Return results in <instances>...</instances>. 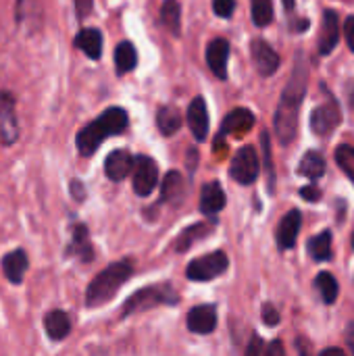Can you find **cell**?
Wrapping results in <instances>:
<instances>
[{"instance_id": "43", "label": "cell", "mask_w": 354, "mask_h": 356, "mask_svg": "<svg viewBox=\"0 0 354 356\" xmlns=\"http://www.w3.org/2000/svg\"><path fill=\"white\" fill-rule=\"evenodd\" d=\"M284 4H286V8H292L296 2H294V0H284Z\"/></svg>"}, {"instance_id": "2", "label": "cell", "mask_w": 354, "mask_h": 356, "mask_svg": "<svg viewBox=\"0 0 354 356\" xmlns=\"http://www.w3.org/2000/svg\"><path fill=\"white\" fill-rule=\"evenodd\" d=\"M129 125V115L125 108L121 106H111L106 111H102L94 121H90L88 125H83L77 131L75 144L81 156H92L100 144L113 136H119L127 129Z\"/></svg>"}, {"instance_id": "1", "label": "cell", "mask_w": 354, "mask_h": 356, "mask_svg": "<svg viewBox=\"0 0 354 356\" xmlns=\"http://www.w3.org/2000/svg\"><path fill=\"white\" fill-rule=\"evenodd\" d=\"M307 88H309V67H307L305 58L298 56V63L294 65V71L282 92V98H280V104H277L275 117H273L275 136L284 146H288L296 138L298 113H300L303 100L307 96Z\"/></svg>"}, {"instance_id": "15", "label": "cell", "mask_w": 354, "mask_h": 356, "mask_svg": "<svg viewBox=\"0 0 354 356\" xmlns=\"http://www.w3.org/2000/svg\"><path fill=\"white\" fill-rule=\"evenodd\" d=\"M134 169V154L125 148L113 150L104 161V173L111 181H123Z\"/></svg>"}, {"instance_id": "31", "label": "cell", "mask_w": 354, "mask_h": 356, "mask_svg": "<svg viewBox=\"0 0 354 356\" xmlns=\"http://www.w3.org/2000/svg\"><path fill=\"white\" fill-rule=\"evenodd\" d=\"M315 286H317V290L321 292L323 302L334 305V302L338 300L340 288H338V282H336V277H334L332 273H328V271L319 273V275H317V280H315Z\"/></svg>"}, {"instance_id": "33", "label": "cell", "mask_w": 354, "mask_h": 356, "mask_svg": "<svg viewBox=\"0 0 354 356\" xmlns=\"http://www.w3.org/2000/svg\"><path fill=\"white\" fill-rule=\"evenodd\" d=\"M334 156H336L338 167L354 181V146H351V144H340L336 148V154Z\"/></svg>"}, {"instance_id": "32", "label": "cell", "mask_w": 354, "mask_h": 356, "mask_svg": "<svg viewBox=\"0 0 354 356\" xmlns=\"http://www.w3.org/2000/svg\"><path fill=\"white\" fill-rule=\"evenodd\" d=\"M252 21L257 27H267L273 21V2L271 0H250Z\"/></svg>"}, {"instance_id": "42", "label": "cell", "mask_w": 354, "mask_h": 356, "mask_svg": "<svg viewBox=\"0 0 354 356\" xmlns=\"http://www.w3.org/2000/svg\"><path fill=\"white\" fill-rule=\"evenodd\" d=\"M319 356H346V353L342 348H328V350H323Z\"/></svg>"}, {"instance_id": "7", "label": "cell", "mask_w": 354, "mask_h": 356, "mask_svg": "<svg viewBox=\"0 0 354 356\" xmlns=\"http://www.w3.org/2000/svg\"><path fill=\"white\" fill-rule=\"evenodd\" d=\"M156 184H159V165L146 154L134 156V169H131L134 192L138 196H150Z\"/></svg>"}, {"instance_id": "41", "label": "cell", "mask_w": 354, "mask_h": 356, "mask_svg": "<svg viewBox=\"0 0 354 356\" xmlns=\"http://www.w3.org/2000/svg\"><path fill=\"white\" fill-rule=\"evenodd\" d=\"M265 356H286V350H284V344H282V340H273V342L267 346Z\"/></svg>"}, {"instance_id": "37", "label": "cell", "mask_w": 354, "mask_h": 356, "mask_svg": "<svg viewBox=\"0 0 354 356\" xmlns=\"http://www.w3.org/2000/svg\"><path fill=\"white\" fill-rule=\"evenodd\" d=\"M300 196H303L305 200H309V202H317V200L321 198V192H319L317 186H305V188L300 190Z\"/></svg>"}, {"instance_id": "40", "label": "cell", "mask_w": 354, "mask_h": 356, "mask_svg": "<svg viewBox=\"0 0 354 356\" xmlns=\"http://www.w3.org/2000/svg\"><path fill=\"white\" fill-rule=\"evenodd\" d=\"M69 188H71V194H73L75 200H83L86 198V188H83V184L79 179H71Z\"/></svg>"}, {"instance_id": "19", "label": "cell", "mask_w": 354, "mask_h": 356, "mask_svg": "<svg viewBox=\"0 0 354 356\" xmlns=\"http://www.w3.org/2000/svg\"><path fill=\"white\" fill-rule=\"evenodd\" d=\"M300 223H303V215L300 211L292 209L280 223L277 232H275V238H277V244L280 248L288 250V248H294L296 244V238H298V232H300Z\"/></svg>"}, {"instance_id": "25", "label": "cell", "mask_w": 354, "mask_h": 356, "mask_svg": "<svg viewBox=\"0 0 354 356\" xmlns=\"http://www.w3.org/2000/svg\"><path fill=\"white\" fill-rule=\"evenodd\" d=\"M138 65V52L131 42H119L115 48V71L117 75H127Z\"/></svg>"}, {"instance_id": "30", "label": "cell", "mask_w": 354, "mask_h": 356, "mask_svg": "<svg viewBox=\"0 0 354 356\" xmlns=\"http://www.w3.org/2000/svg\"><path fill=\"white\" fill-rule=\"evenodd\" d=\"M309 254L321 263V261H330L332 259V234L330 232H321L319 236H315L309 242Z\"/></svg>"}, {"instance_id": "39", "label": "cell", "mask_w": 354, "mask_h": 356, "mask_svg": "<svg viewBox=\"0 0 354 356\" xmlns=\"http://www.w3.org/2000/svg\"><path fill=\"white\" fill-rule=\"evenodd\" d=\"M263 353V340L259 336H252L248 348H246V356H261Z\"/></svg>"}, {"instance_id": "20", "label": "cell", "mask_w": 354, "mask_h": 356, "mask_svg": "<svg viewBox=\"0 0 354 356\" xmlns=\"http://www.w3.org/2000/svg\"><path fill=\"white\" fill-rule=\"evenodd\" d=\"M27 267H29V259H27V252L21 248L10 250L8 254L2 257V273L10 284H21Z\"/></svg>"}, {"instance_id": "22", "label": "cell", "mask_w": 354, "mask_h": 356, "mask_svg": "<svg viewBox=\"0 0 354 356\" xmlns=\"http://www.w3.org/2000/svg\"><path fill=\"white\" fill-rule=\"evenodd\" d=\"M75 46L92 60L102 56V31L96 27H86L75 35Z\"/></svg>"}, {"instance_id": "36", "label": "cell", "mask_w": 354, "mask_h": 356, "mask_svg": "<svg viewBox=\"0 0 354 356\" xmlns=\"http://www.w3.org/2000/svg\"><path fill=\"white\" fill-rule=\"evenodd\" d=\"M263 321L267 325H271V327L280 323V313L275 311V307H271V305H265L263 307Z\"/></svg>"}, {"instance_id": "13", "label": "cell", "mask_w": 354, "mask_h": 356, "mask_svg": "<svg viewBox=\"0 0 354 356\" xmlns=\"http://www.w3.org/2000/svg\"><path fill=\"white\" fill-rule=\"evenodd\" d=\"M79 259L81 263L94 261V248L90 242V232L83 223H75L71 227V242L67 246V259Z\"/></svg>"}, {"instance_id": "34", "label": "cell", "mask_w": 354, "mask_h": 356, "mask_svg": "<svg viewBox=\"0 0 354 356\" xmlns=\"http://www.w3.org/2000/svg\"><path fill=\"white\" fill-rule=\"evenodd\" d=\"M213 10L221 19H230L236 10V0H213Z\"/></svg>"}, {"instance_id": "4", "label": "cell", "mask_w": 354, "mask_h": 356, "mask_svg": "<svg viewBox=\"0 0 354 356\" xmlns=\"http://www.w3.org/2000/svg\"><path fill=\"white\" fill-rule=\"evenodd\" d=\"M177 302H179V294L175 292V288L171 284L146 286L125 300L123 311H121V319H127L131 315L144 313V311L154 309V307H173Z\"/></svg>"}, {"instance_id": "5", "label": "cell", "mask_w": 354, "mask_h": 356, "mask_svg": "<svg viewBox=\"0 0 354 356\" xmlns=\"http://www.w3.org/2000/svg\"><path fill=\"white\" fill-rule=\"evenodd\" d=\"M227 267H230L227 254L217 250V252H211V254L190 261V265L186 267V277L192 282H211V280L219 277L221 273H225Z\"/></svg>"}, {"instance_id": "9", "label": "cell", "mask_w": 354, "mask_h": 356, "mask_svg": "<svg viewBox=\"0 0 354 356\" xmlns=\"http://www.w3.org/2000/svg\"><path fill=\"white\" fill-rule=\"evenodd\" d=\"M340 121H342V113L336 100H328L311 113V129L321 138L332 136L340 125Z\"/></svg>"}, {"instance_id": "24", "label": "cell", "mask_w": 354, "mask_h": 356, "mask_svg": "<svg viewBox=\"0 0 354 356\" xmlns=\"http://www.w3.org/2000/svg\"><path fill=\"white\" fill-rule=\"evenodd\" d=\"M44 330H46V336L54 342H61L69 336L71 332V321L67 317L65 311H50L46 317H44Z\"/></svg>"}, {"instance_id": "3", "label": "cell", "mask_w": 354, "mask_h": 356, "mask_svg": "<svg viewBox=\"0 0 354 356\" xmlns=\"http://www.w3.org/2000/svg\"><path fill=\"white\" fill-rule=\"evenodd\" d=\"M134 275V267L129 261H119L108 265L106 269H102L88 286L86 290V307L96 309L102 307L106 302H111L117 294V290L129 282V277Z\"/></svg>"}, {"instance_id": "16", "label": "cell", "mask_w": 354, "mask_h": 356, "mask_svg": "<svg viewBox=\"0 0 354 356\" xmlns=\"http://www.w3.org/2000/svg\"><path fill=\"white\" fill-rule=\"evenodd\" d=\"M217 327V309L213 305H198L188 313V330L192 334H211Z\"/></svg>"}, {"instance_id": "44", "label": "cell", "mask_w": 354, "mask_h": 356, "mask_svg": "<svg viewBox=\"0 0 354 356\" xmlns=\"http://www.w3.org/2000/svg\"><path fill=\"white\" fill-rule=\"evenodd\" d=\"M353 248H354V234H353Z\"/></svg>"}, {"instance_id": "45", "label": "cell", "mask_w": 354, "mask_h": 356, "mask_svg": "<svg viewBox=\"0 0 354 356\" xmlns=\"http://www.w3.org/2000/svg\"><path fill=\"white\" fill-rule=\"evenodd\" d=\"M353 353H354V342H353Z\"/></svg>"}, {"instance_id": "26", "label": "cell", "mask_w": 354, "mask_h": 356, "mask_svg": "<svg viewBox=\"0 0 354 356\" xmlns=\"http://www.w3.org/2000/svg\"><path fill=\"white\" fill-rule=\"evenodd\" d=\"M182 125H184L182 113L173 104H167V106H161L159 108V113H156V127H159V131L163 136L177 134Z\"/></svg>"}, {"instance_id": "38", "label": "cell", "mask_w": 354, "mask_h": 356, "mask_svg": "<svg viewBox=\"0 0 354 356\" xmlns=\"http://www.w3.org/2000/svg\"><path fill=\"white\" fill-rule=\"evenodd\" d=\"M344 35H346L348 48L354 52V15L346 17V21H344Z\"/></svg>"}, {"instance_id": "6", "label": "cell", "mask_w": 354, "mask_h": 356, "mask_svg": "<svg viewBox=\"0 0 354 356\" xmlns=\"http://www.w3.org/2000/svg\"><path fill=\"white\" fill-rule=\"evenodd\" d=\"M261 171V163H259V154L252 146H244L236 152V156L232 159L230 165V175L232 179H236L242 186H250L257 181Z\"/></svg>"}, {"instance_id": "28", "label": "cell", "mask_w": 354, "mask_h": 356, "mask_svg": "<svg viewBox=\"0 0 354 356\" xmlns=\"http://www.w3.org/2000/svg\"><path fill=\"white\" fill-rule=\"evenodd\" d=\"M161 21L173 35H179V31H182V6L177 0H165L163 2Z\"/></svg>"}, {"instance_id": "10", "label": "cell", "mask_w": 354, "mask_h": 356, "mask_svg": "<svg viewBox=\"0 0 354 356\" xmlns=\"http://www.w3.org/2000/svg\"><path fill=\"white\" fill-rule=\"evenodd\" d=\"M250 56L255 60V67H257L259 75H263V77H271L280 69V63H282L280 54L271 48V44L265 42V40H261V38L252 40V44H250Z\"/></svg>"}, {"instance_id": "11", "label": "cell", "mask_w": 354, "mask_h": 356, "mask_svg": "<svg viewBox=\"0 0 354 356\" xmlns=\"http://www.w3.org/2000/svg\"><path fill=\"white\" fill-rule=\"evenodd\" d=\"M255 115L248 108H234L232 113L225 115L221 123V131L217 136V142H221L225 136H244L255 127Z\"/></svg>"}, {"instance_id": "14", "label": "cell", "mask_w": 354, "mask_h": 356, "mask_svg": "<svg viewBox=\"0 0 354 356\" xmlns=\"http://www.w3.org/2000/svg\"><path fill=\"white\" fill-rule=\"evenodd\" d=\"M227 58H230V42L225 38H215L207 46V65L215 77L227 79Z\"/></svg>"}, {"instance_id": "29", "label": "cell", "mask_w": 354, "mask_h": 356, "mask_svg": "<svg viewBox=\"0 0 354 356\" xmlns=\"http://www.w3.org/2000/svg\"><path fill=\"white\" fill-rule=\"evenodd\" d=\"M298 173L305 175V177H309V179H319L325 173V161H323V156L319 152H315V150H309L303 156L300 165H298Z\"/></svg>"}, {"instance_id": "17", "label": "cell", "mask_w": 354, "mask_h": 356, "mask_svg": "<svg viewBox=\"0 0 354 356\" xmlns=\"http://www.w3.org/2000/svg\"><path fill=\"white\" fill-rule=\"evenodd\" d=\"M340 40V21L336 10H325L323 21H321V33H319V54L325 56L330 54Z\"/></svg>"}, {"instance_id": "8", "label": "cell", "mask_w": 354, "mask_h": 356, "mask_svg": "<svg viewBox=\"0 0 354 356\" xmlns=\"http://www.w3.org/2000/svg\"><path fill=\"white\" fill-rule=\"evenodd\" d=\"M17 102L8 90L0 92V144L13 146L19 140V119L15 111Z\"/></svg>"}, {"instance_id": "23", "label": "cell", "mask_w": 354, "mask_h": 356, "mask_svg": "<svg viewBox=\"0 0 354 356\" xmlns=\"http://www.w3.org/2000/svg\"><path fill=\"white\" fill-rule=\"evenodd\" d=\"M213 232H215V223H194V225L186 227V229L175 238L173 250H175V252H186V250H190L198 240L211 236Z\"/></svg>"}, {"instance_id": "12", "label": "cell", "mask_w": 354, "mask_h": 356, "mask_svg": "<svg viewBox=\"0 0 354 356\" xmlns=\"http://www.w3.org/2000/svg\"><path fill=\"white\" fill-rule=\"evenodd\" d=\"M186 119H188V127H190L192 136L198 142H204L209 136V108H207V102L202 96L192 98L188 113H186Z\"/></svg>"}, {"instance_id": "27", "label": "cell", "mask_w": 354, "mask_h": 356, "mask_svg": "<svg viewBox=\"0 0 354 356\" xmlns=\"http://www.w3.org/2000/svg\"><path fill=\"white\" fill-rule=\"evenodd\" d=\"M184 196V177L179 171H169L161 186V202H179Z\"/></svg>"}, {"instance_id": "21", "label": "cell", "mask_w": 354, "mask_h": 356, "mask_svg": "<svg viewBox=\"0 0 354 356\" xmlns=\"http://www.w3.org/2000/svg\"><path fill=\"white\" fill-rule=\"evenodd\" d=\"M15 19L25 29H38L44 19V8L40 0H17Z\"/></svg>"}, {"instance_id": "35", "label": "cell", "mask_w": 354, "mask_h": 356, "mask_svg": "<svg viewBox=\"0 0 354 356\" xmlns=\"http://www.w3.org/2000/svg\"><path fill=\"white\" fill-rule=\"evenodd\" d=\"M75 2V13L77 19H88L94 8V0H73Z\"/></svg>"}, {"instance_id": "18", "label": "cell", "mask_w": 354, "mask_h": 356, "mask_svg": "<svg viewBox=\"0 0 354 356\" xmlns=\"http://www.w3.org/2000/svg\"><path fill=\"white\" fill-rule=\"evenodd\" d=\"M225 207V192L219 181H209L200 190V211L209 217H215Z\"/></svg>"}]
</instances>
